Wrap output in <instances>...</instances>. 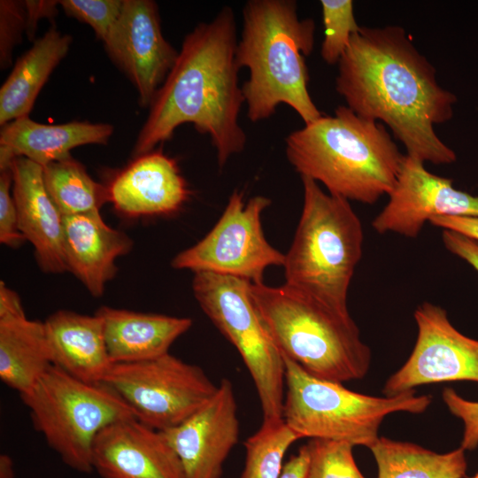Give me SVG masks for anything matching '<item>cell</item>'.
Returning <instances> with one entry per match:
<instances>
[{
  "mask_svg": "<svg viewBox=\"0 0 478 478\" xmlns=\"http://www.w3.org/2000/svg\"><path fill=\"white\" fill-rule=\"evenodd\" d=\"M335 89L355 113L386 124L406 155L435 165L456 160L434 126L452 118L457 97L402 27H360L338 62Z\"/></svg>",
  "mask_w": 478,
  "mask_h": 478,
  "instance_id": "1",
  "label": "cell"
},
{
  "mask_svg": "<svg viewBox=\"0 0 478 478\" xmlns=\"http://www.w3.org/2000/svg\"><path fill=\"white\" fill-rule=\"evenodd\" d=\"M237 42L234 12L228 6L185 36L150 106L134 147L135 158L170 140L185 123L210 136L220 167L243 150L247 137L238 120L244 96L238 84Z\"/></svg>",
  "mask_w": 478,
  "mask_h": 478,
  "instance_id": "2",
  "label": "cell"
},
{
  "mask_svg": "<svg viewBox=\"0 0 478 478\" xmlns=\"http://www.w3.org/2000/svg\"><path fill=\"white\" fill-rule=\"evenodd\" d=\"M285 151L301 177L322 183L332 195L366 204L391 192L405 156L382 123L343 105L333 116L290 133Z\"/></svg>",
  "mask_w": 478,
  "mask_h": 478,
  "instance_id": "3",
  "label": "cell"
},
{
  "mask_svg": "<svg viewBox=\"0 0 478 478\" xmlns=\"http://www.w3.org/2000/svg\"><path fill=\"white\" fill-rule=\"evenodd\" d=\"M315 24L300 19L293 0H251L243 11V30L235 58L247 67L242 90L251 121L270 118L278 105L291 107L309 124L322 114L308 91L305 57L314 45Z\"/></svg>",
  "mask_w": 478,
  "mask_h": 478,
  "instance_id": "4",
  "label": "cell"
},
{
  "mask_svg": "<svg viewBox=\"0 0 478 478\" xmlns=\"http://www.w3.org/2000/svg\"><path fill=\"white\" fill-rule=\"evenodd\" d=\"M258 312L281 353L311 375L343 383L362 379L371 351L350 313L332 309L285 285L251 283Z\"/></svg>",
  "mask_w": 478,
  "mask_h": 478,
  "instance_id": "5",
  "label": "cell"
},
{
  "mask_svg": "<svg viewBox=\"0 0 478 478\" xmlns=\"http://www.w3.org/2000/svg\"><path fill=\"white\" fill-rule=\"evenodd\" d=\"M304 204L285 255L283 285L343 313L355 268L362 257L363 227L350 201L301 177Z\"/></svg>",
  "mask_w": 478,
  "mask_h": 478,
  "instance_id": "6",
  "label": "cell"
},
{
  "mask_svg": "<svg viewBox=\"0 0 478 478\" xmlns=\"http://www.w3.org/2000/svg\"><path fill=\"white\" fill-rule=\"evenodd\" d=\"M282 355V354H281ZM285 387L282 419L301 438L347 442L370 447L385 416L396 412L421 413L432 397L408 390L374 397L318 379L283 356Z\"/></svg>",
  "mask_w": 478,
  "mask_h": 478,
  "instance_id": "7",
  "label": "cell"
},
{
  "mask_svg": "<svg viewBox=\"0 0 478 478\" xmlns=\"http://www.w3.org/2000/svg\"><path fill=\"white\" fill-rule=\"evenodd\" d=\"M35 428L70 468L93 472L96 437L108 425L135 418L127 404L104 383H88L51 366L20 396Z\"/></svg>",
  "mask_w": 478,
  "mask_h": 478,
  "instance_id": "8",
  "label": "cell"
},
{
  "mask_svg": "<svg viewBox=\"0 0 478 478\" xmlns=\"http://www.w3.org/2000/svg\"><path fill=\"white\" fill-rule=\"evenodd\" d=\"M249 281L195 273L192 289L204 312L235 347L255 384L263 422L282 419L285 365L251 295Z\"/></svg>",
  "mask_w": 478,
  "mask_h": 478,
  "instance_id": "9",
  "label": "cell"
},
{
  "mask_svg": "<svg viewBox=\"0 0 478 478\" xmlns=\"http://www.w3.org/2000/svg\"><path fill=\"white\" fill-rule=\"evenodd\" d=\"M102 383L127 404L139 421L158 431L181 424L218 389L200 366L169 352L144 361L112 364Z\"/></svg>",
  "mask_w": 478,
  "mask_h": 478,
  "instance_id": "10",
  "label": "cell"
},
{
  "mask_svg": "<svg viewBox=\"0 0 478 478\" xmlns=\"http://www.w3.org/2000/svg\"><path fill=\"white\" fill-rule=\"evenodd\" d=\"M270 204L263 196L244 202L243 194L235 190L215 226L197 243L177 254L172 266L263 282L266 268L285 263V254L266 241L262 229L261 215Z\"/></svg>",
  "mask_w": 478,
  "mask_h": 478,
  "instance_id": "11",
  "label": "cell"
},
{
  "mask_svg": "<svg viewBox=\"0 0 478 478\" xmlns=\"http://www.w3.org/2000/svg\"><path fill=\"white\" fill-rule=\"evenodd\" d=\"M417 338L406 362L386 382L385 396L445 382L478 383V340L459 332L439 305L423 302L414 312Z\"/></svg>",
  "mask_w": 478,
  "mask_h": 478,
  "instance_id": "12",
  "label": "cell"
},
{
  "mask_svg": "<svg viewBox=\"0 0 478 478\" xmlns=\"http://www.w3.org/2000/svg\"><path fill=\"white\" fill-rule=\"evenodd\" d=\"M104 44L112 61L135 87L139 104L150 107L179 54L163 35L156 2L123 0L120 15Z\"/></svg>",
  "mask_w": 478,
  "mask_h": 478,
  "instance_id": "13",
  "label": "cell"
},
{
  "mask_svg": "<svg viewBox=\"0 0 478 478\" xmlns=\"http://www.w3.org/2000/svg\"><path fill=\"white\" fill-rule=\"evenodd\" d=\"M389 201L373 220L379 234L415 238L438 216L478 217V196L454 188L451 179L428 172L424 162L405 154Z\"/></svg>",
  "mask_w": 478,
  "mask_h": 478,
  "instance_id": "14",
  "label": "cell"
},
{
  "mask_svg": "<svg viewBox=\"0 0 478 478\" xmlns=\"http://www.w3.org/2000/svg\"><path fill=\"white\" fill-rule=\"evenodd\" d=\"M161 432L176 452L186 478H220L224 462L240 436L232 382L222 379L202 408L181 424Z\"/></svg>",
  "mask_w": 478,
  "mask_h": 478,
  "instance_id": "15",
  "label": "cell"
},
{
  "mask_svg": "<svg viewBox=\"0 0 478 478\" xmlns=\"http://www.w3.org/2000/svg\"><path fill=\"white\" fill-rule=\"evenodd\" d=\"M92 465L101 478H186L163 433L136 418L117 420L100 431Z\"/></svg>",
  "mask_w": 478,
  "mask_h": 478,
  "instance_id": "16",
  "label": "cell"
},
{
  "mask_svg": "<svg viewBox=\"0 0 478 478\" xmlns=\"http://www.w3.org/2000/svg\"><path fill=\"white\" fill-rule=\"evenodd\" d=\"M107 189L109 202L128 217L173 213L190 194L176 161L160 150L136 157Z\"/></svg>",
  "mask_w": 478,
  "mask_h": 478,
  "instance_id": "17",
  "label": "cell"
},
{
  "mask_svg": "<svg viewBox=\"0 0 478 478\" xmlns=\"http://www.w3.org/2000/svg\"><path fill=\"white\" fill-rule=\"evenodd\" d=\"M12 168V194L20 233L34 246L36 260L44 273L66 272L63 216L46 190L42 166L16 157Z\"/></svg>",
  "mask_w": 478,
  "mask_h": 478,
  "instance_id": "18",
  "label": "cell"
},
{
  "mask_svg": "<svg viewBox=\"0 0 478 478\" xmlns=\"http://www.w3.org/2000/svg\"><path fill=\"white\" fill-rule=\"evenodd\" d=\"M66 269L95 297L117 273L115 260L130 251L132 240L108 226L100 212L63 217Z\"/></svg>",
  "mask_w": 478,
  "mask_h": 478,
  "instance_id": "19",
  "label": "cell"
},
{
  "mask_svg": "<svg viewBox=\"0 0 478 478\" xmlns=\"http://www.w3.org/2000/svg\"><path fill=\"white\" fill-rule=\"evenodd\" d=\"M52 366L88 383H102L111 361L101 318L58 310L43 322Z\"/></svg>",
  "mask_w": 478,
  "mask_h": 478,
  "instance_id": "20",
  "label": "cell"
},
{
  "mask_svg": "<svg viewBox=\"0 0 478 478\" xmlns=\"http://www.w3.org/2000/svg\"><path fill=\"white\" fill-rule=\"evenodd\" d=\"M105 342L112 364L152 359L169 352L171 345L192 326L185 317L100 307Z\"/></svg>",
  "mask_w": 478,
  "mask_h": 478,
  "instance_id": "21",
  "label": "cell"
},
{
  "mask_svg": "<svg viewBox=\"0 0 478 478\" xmlns=\"http://www.w3.org/2000/svg\"><path fill=\"white\" fill-rule=\"evenodd\" d=\"M112 133L113 127L106 123L72 121L48 125L27 116L1 126L0 147L15 158L23 157L44 166L70 157L73 148L107 144Z\"/></svg>",
  "mask_w": 478,
  "mask_h": 478,
  "instance_id": "22",
  "label": "cell"
},
{
  "mask_svg": "<svg viewBox=\"0 0 478 478\" xmlns=\"http://www.w3.org/2000/svg\"><path fill=\"white\" fill-rule=\"evenodd\" d=\"M72 37L50 27L15 63L0 88V125L27 117L50 73L66 56Z\"/></svg>",
  "mask_w": 478,
  "mask_h": 478,
  "instance_id": "23",
  "label": "cell"
},
{
  "mask_svg": "<svg viewBox=\"0 0 478 478\" xmlns=\"http://www.w3.org/2000/svg\"><path fill=\"white\" fill-rule=\"evenodd\" d=\"M51 366L43 322L0 320V379L6 386L25 395Z\"/></svg>",
  "mask_w": 478,
  "mask_h": 478,
  "instance_id": "24",
  "label": "cell"
},
{
  "mask_svg": "<svg viewBox=\"0 0 478 478\" xmlns=\"http://www.w3.org/2000/svg\"><path fill=\"white\" fill-rule=\"evenodd\" d=\"M369 449L378 478H464L467 469L461 447L437 453L415 443L379 437Z\"/></svg>",
  "mask_w": 478,
  "mask_h": 478,
  "instance_id": "25",
  "label": "cell"
},
{
  "mask_svg": "<svg viewBox=\"0 0 478 478\" xmlns=\"http://www.w3.org/2000/svg\"><path fill=\"white\" fill-rule=\"evenodd\" d=\"M46 190L62 216L100 212L109 202L107 187L95 181L72 156L42 166Z\"/></svg>",
  "mask_w": 478,
  "mask_h": 478,
  "instance_id": "26",
  "label": "cell"
},
{
  "mask_svg": "<svg viewBox=\"0 0 478 478\" xmlns=\"http://www.w3.org/2000/svg\"><path fill=\"white\" fill-rule=\"evenodd\" d=\"M299 439L283 420L262 422L244 443L245 463L241 478H279L286 451Z\"/></svg>",
  "mask_w": 478,
  "mask_h": 478,
  "instance_id": "27",
  "label": "cell"
},
{
  "mask_svg": "<svg viewBox=\"0 0 478 478\" xmlns=\"http://www.w3.org/2000/svg\"><path fill=\"white\" fill-rule=\"evenodd\" d=\"M324 38L320 55L329 65L338 64L349 47L351 36L360 27L358 25L351 0H321Z\"/></svg>",
  "mask_w": 478,
  "mask_h": 478,
  "instance_id": "28",
  "label": "cell"
},
{
  "mask_svg": "<svg viewBox=\"0 0 478 478\" xmlns=\"http://www.w3.org/2000/svg\"><path fill=\"white\" fill-rule=\"evenodd\" d=\"M305 478H365L356 465L353 445L343 441L310 439Z\"/></svg>",
  "mask_w": 478,
  "mask_h": 478,
  "instance_id": "29",
  "label": "cell"
},
{
  "mask_svg": "<svg viewBox=\"0 0 478 478\" xmlns=\"http://www.w3.org/2000/svg\"><path fill=\"white\" fill-rule=\"evenodd\" d=\"M66 14L89 25L103 42L117 22L123 0H61Z\"/></svg>",
  "mask_w": 478,
  "mask_h": 478,
  "instance_id": "30",
  "label": "cell"
},
{
  "mask_svg": "<svg viewBox=\"0 0 478 478\" xmlns=\"http://www.w3.org/2000/svg\"><path fill=\"white\" fill-rule=\"evenodd\" d=\"M27 30L24 1H0V66L6 69L12 63L13 48Z\"/></svg>",
  "mask_w": 478,
  "mask_h": 478,
  "instance_id": "31",
  "label": "cell"
},
{
  "mask_svg": "<svg viewBox=\"0 0 478 478\" xmlns=\"http://www.w3.org/2000/svg\"><path fill=\"white\" fill-rule=\"evenodd\" d=\"M12 166H0V242L16 248L25 240L19 231L18 214L12 194L13 175Z\"/></svg>",
  "mask_w": 478,
  "mask_h": 478,
  "instance_id": "32",
  "label": "cell"
},
{
  "mask_svg": "<svg viewBox=\"0 0 478 478\" xmlns=\"http://www.w3.org/2000/svg\"><path fill=\"white\" fill-rule=\"evenodd\" d=\"M449 411L464 424L461 448L474 450L478 446V402L469 401L451 389L445 388L442 394Z\"/></svg>",
  "mask_w": 478,
  "mask_h": 478,
  "instance_id": "33",
  "label": "cell"
},
{
  "mask_svg": "<svg viewBox=\"0 0 478 478\" xmlns=\"http://www.w3.org/2000/svg\"><path fill=\"white\" fill-rule=\"evenodd\" d=\"M444 247L467 262L478 273V242L455 231L443 229Z\"/></svg>",
  "mask_w": 478,
  "mask_h": 478,
  "instance_id": "34",
  "label": "cell"
},
{
  "mask_svg": "<svg viewBox=\"0 0 478 478\" xmlns=\"http://www.w3.org/2000/svg\"><path fill=\"white\" fill-rule=\"evenodd\" d=\"M27 13L26 33L30 40H33L38 21L42 18H54L58 12L57 5L59 1H24Z\"/></svg>",
  "mask_w": 478,
  "mask_h": 478,
  "instance_id": "35",
  "label": "cell"
},
{
  "mask_svg": "<svg viewBox=\"0 0 478 478\" xmlns=\"http://www.w3.org/2000/svg\"><path fill=\"white\" fill-rule=\"evenodd\" d=\"M429 223L443 229L455 231L478 242V217L438 216Z\"/></svg>",
  "mask_w": 478,
  "mask_h": 478,
  "instance_id": "36",
  "label": "cell"
},
{
  "mask_svg": "<svg viewBox=\"0 0 478 478\" xmlns=\"http://www.w3.org/2000/svg\"><path fill=\"white\" fill-rule=\"evenodd\" d=\"M27 317L21 301L16 292L0 282V320Z\"/></svg>",
  "mask_w": 478,
  "mask_h": 478,
  "instance_id": "37",
  "label": "cell"
},
{
  "mask_svg": "<svg viewBox=\"0 0 478 478\" xmlns=\"http://www.w3.org/2000/svg\"><path fill=\"white\" fill-rule=\"evenodd\" d=\"M308 451L306 444L302 446L297 454L291 456L283 466L279 478H305L308 468Z\"/></svg>",
  "mask_w": 478,
  "mask_h": 478,
  "instance_id": "38",
  "label": "cell"
},
{
  "mask_svg": "<svg viewBox=\"0 0 478 478\" xmlns=\"http://www.w3.org/2000/svg\"><path fill=\"white\" fill-rule=\"evenodd\" d=\"M0 478H14L13 462L7 454L0 456Z\"/></svg>",
  "mask_w": 478,
  "mask_h": 478,
  "instance_id": "39",
  "label": "cell"
},
{
  "mask_svg": "<svg viewBox=\"0 0 478 478\" xmlns=\"http://www.w3.org/2000/svg\"><path fill=\"white\" fill-rule=\"evenodd\" d=\"M472 478H478V472L475 474L474 476H473Z\"/></svg>",
  "mask_w": 478,
  "mask_h": 478,
  "instance_id": "40",
  "label": "cell"
}]
</instances>
